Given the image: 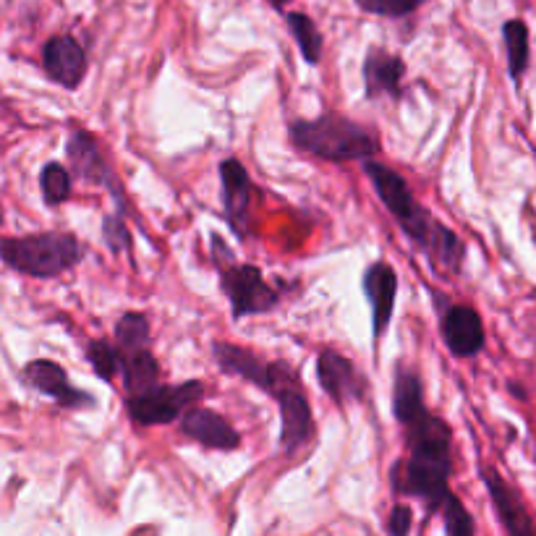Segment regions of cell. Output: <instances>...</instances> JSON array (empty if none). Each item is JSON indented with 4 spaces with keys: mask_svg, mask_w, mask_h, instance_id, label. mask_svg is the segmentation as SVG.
I'll return each mask as SVG.
<instances>
[{
    "mask_svg": "<svg viewBox=\"0 0 536 536\" xmlns=\"http://www.w3.org/2000/svg\"><path fill=\"white\" fill-rule=\"evenodd\" d=\"M406 427L408 458L395 461L390 482L398 495L419 497L429 510H440L450 495L448 479L453 471V432L440 416L419 414Z\"/></svg>",
    "mask_w": 536,
    "mask_h": 536,
    "instance_id": "1",
    "label": "cell"
},
{
    "mask_svg": "<svg viewBox=\"0 0 536 536\" xmlns=\"http://www.w3.org/2000/svg\"><path fill=\"white\" fill-rule=\"evenodd\" d=\"M291 139L299 150L330 163L372 160L380 152V142L369 129L343 118L340 113H325L314 121L291 123Z\"/></svg>",
    "mask_w": 536,
    "mask_h": 536,
    "instance_id": "2",
    "label": "cell"
},
{
    "mask_svg": "<svg viewBox=\"0 0 536 536\" xmlns=\"http://www.w3.org/2000/svg\"><path fill=\"white\" fill-rule=\"evenodd\" d=\"M84 257V244L71 233H34L24 238H3L0 241V259L8 267L48 280L58 278Z\"/></svg>",
    "mask_w": 536,
    "mask_h": 536,
    "instance_id": "3",
    "label": "cell"
},
{
    "mask_svg": "<svg viewBox=\"0 0 536 536\" xmlns=\"http://www.w3.org/2000/svg\"><path fill=\"white\" fill-rule=\"evenodd\" d=\"M364 170H367L369 181H372L374 191L380 194L387 212L398 220V225L408 233V238L424 249V246L429 244L432 233H435L437 220L429 215V210H424V207L416 202L401 173H395V170L387 168V165L374 163V160H367Z\"/></svg>",
    "mask_w": 536,
    "mask_h": 536,
    "instance_id": "4",
    "label": "cell"
},
{
    "mask_svg": "<svg viewBox=\"0 0 536 536\" xmlns=\"http://www.w3.org/2000/svg\"><path fill=\"white\" fill-rule=\"evenodd\" d=\"M210 393L204 382H184V385H152L142 393H134L126 398V411L131 421L139 427H157L170 424L184 414L186 408L194 406L199 398Z\"/></svg>",
    "mask_w": 536,
    "mask_h": 536,
    "instance_id": "5",
    "label": "cell"
},
{
    "mask_svg": "<svg viewBox=\"0 0 536 536\" xmlns=\"http://www.w3.org/2000/svg\"><path fill=\"white\" fill-rule=\"evenodd\" d=\"M215 361L225 374H236L241 380L257 385L262 393L278 398L283 390L299 385V377L285 361H265L249 348L233 346V343H215L212 348Z\"/></svg>",
    "mask_w": 536,
    "mask_h": 536,
    "instance_id": "6",
    "label": "cell"
},
{
    "mask_svg": "<svg viewBox=\"0 0 536 536\" xmlns=\"http://www.w3.org/2000/svg\"><path fill=\"white\" fill-rule=\"evenodd\" d=\"M220 288L228 296L233 306V317H249V314L270 312L278 304V291L265 283L259 267L238 265L233 262V254L228 257V265L220 262Z\"/></svg>",
    "mask_w": 536,
    "mask_h": 536,
    "instance_id": "7",
    "label": "cell"
},
{
    "mask_svg": "<svg viewBox=\"0 0 536 536\" xmlns=\"http://www.w3.org/2000/svg\"><path fill=\"white\" fill-rule=\"evenodd\" d=\"M220 181H223V210L238 236L252 231V207L254 186L246 168L238 160H223L220 163Z\"/></svg>",
    "mask_w": 536,
    "mask_h": 536,
    "instance_id": "8",
    "label": "cell"
},
{
    "mask_svg": "<svg viewBox=\"0 0 536 536\" xmlns=\"http://www.w3.org/2000/svg\"><path fill=\"white\" fill-rule=\"evenodd\" d=\"M317 380L330 398L338 406L348 401H361L367 393V382L359 374V369L353 367V361L346 359L343 353L325 348L317 359Z\"/></svg>",
    "mask_w": 536,
    "mask_h": 536,
    "instance_id": "9",
    "label": "cell"
},
{
    "mask_svg": "<svg viewBox=\"0 0 536 536\" xmlns=\"http://www.w3.org/2000/svg\"><path fill=\"white\" fill-rule=\"evenodd\" d=\"M42 66L55 84L66 89H76L87 74V55L74 37L58 34L45 42L42 48Z\"/></svg>",
    "mask_w": 536,
    "mask_h": 536,
    "instance_id": "10",
    "label": "cell"
},
{
    "mask_svg": "<svg viewBox=\"0 0 536 536\" xmlns=\"http://www.w3.org/2000/svg\"><path fill=\"white\" fill-rule=\"evenodd\" d=\"M442 338L453 356H476L484 348V325L479 312L466 304L448 306L442 314Z\"/></svg>",
    "mask_w": 536,
    "mask_h": 536,
    "instance_id": "11",
    "label": "cell"
},
{
    "mask_svg": "<svg viewBox=\"0 0 536 536\" xmlns=\"http://www.w3.org/2000/svg\"><path fill=\"white\" fill-rule=\"evenodd\" d=\"M181 432L212 450H233L241 445V437L231 427V421H225L223 416L210 411V408H186L184 416H181Z\"/></svg>",
    "mask_w": 536,
    "mask_h": 536,
    "instance_id": "12",
    "label": "cell"
},
{
    "mask_svg": "<svg viewBox=\"0 0 536 536\" xmlns=\"http://www.w3.org/2000/svg\"><path fill=\"white\" fill-rule=\"evenodd\" d=\"M280 406V421H283V429H280V445H283L285 453H293L299 450L304 442H309V437L314 435V419L312 408L306 395L301 393V385H293L288 390L275 398Z\"/></svg>",
    "mask_w": 536,
    "mask_h": 536,
    "instance_id": "13",
    "label": "cell"
},
{
    "mask_svg": "<svg viewBox=\"0 0 536 536\" xmlns=\"http://www.w3.org/2000/svg\"><path fill=\"white\" fill-rule=\"evenodd\" d=\"M24 377H27L29 385L37 387L40 393L55 398L61 406H66V408L95 406V398L82 393V390H76V387H71L66 369L58 367L55 361H48V359L32 361V364H27V369H24Z\"/></svg>",
    "mask_w": 536,
    "mask_h": 536,
    "instance_id": "14",
    "label": "cell"
},
{
    "mask_svg": "<svg viewBox=\"0 0 536 536\" xmlns=\"http://www.w3.org/2000/svg\"><path fill=\"white\" fill-rule=\"evenodd\" d=\"M484 484H487L492 503L497 508V516L503 521L505 531L513 536H531L536 534V523L531 521L529 510L523 508L521 497L503 476L497 474L495 469H484Z\"/></svg>",
    "mask_w": 536,
    "mask_h": 536,
    "instance_id": "15",
    "label": "cell"
},
{
    "mask_svg": "<svg viewBox=\"0 0 536 536\" xmlns=\"http://www.w3.org/2000/svg\"><path fill=\"white\" fill-rule=\"evenodd\" d=\"M364 293L372 304L374 335H385L395 309V293H398V275L387 262H377L364 272Z\"/></svg>",
    "mask_w": 536,
    "mask_h": 536,
    "instance_id": "16",
    "label": "cell"
},
{
    "mask_svg": "<svg viewBox=\"0 0 536 536\" xmlns=\"http://www.w3.org/2000/svg\"><path fill=\"white\" fill-rule=\"evenodd\" d=\"M406 74V66L398 55H390L382 48H372L364 61V87H367V97L401 95V82Z\"/></svg>",
    "mask_w": 536,
    "mask_h": 536,
    "instance_id": "17",
    "label": "cell"
},
{
    "mask_svg": "<svg viewBox=\"0 0 536 536\" xmlns=\"http://www.w3.org/2000/svg\"><path fill=\"white\" fill-rule=\"evenodd\" d=\"M68 160H71V168L79 178L89 181V184H108L113 186V176H110L108 165L102 160L100 147H97L95 136L87 134L82 129L71 131V139H68Z\"/></svg>",
    "mask_w": 536,
    "mask_h": 536,
    "instance_id": "18",
    "label": "cell"
},
{
    "mask_svg": "<svg viewBox=\"0 0 536 536\" xmlns=\"http://www.w3.org/2000/svg\"><path fill=\"white\" fill-rule=\"evenodd\" d=\"M118 353H121V372L126 393H142V390L160 382V367H157L150 348H129V351Z\"/></svg>",
    "mask_w": 536,
    "mask_h": 536,
    "instance_id": "19",
    "label": "cell"
},
{
    "mask_svg": "<svg viewBox=\"0 0 536 536\" xmlns=\"http://www.w3.org/2000/svg\"><path fill=\"white\" fill-rule=\"evenodd\" d=\"M427 406H424V393H421V380L414 369L401 367L395 372L393 382V414L401 424H408L411 419H416L419 414H424Z\"/></svg>",
    "mask_w": 536,
    "mask_h": 536,
    "instance_id": "20",
    "label": "cell"
},
{
    "mask_svg": "<svg viewBox=\"0 0 536 536\" xmlns=\"http://www.w3.org/2000/svg\"><path fill=\"white\" fill-rule=\"evenodd\" d=\"M503 37H505V48H508V68L510 76L521 82L523 71L529 68V29L523 24L521 19L508 21L503 27Z\"/></svg>",
    "mask_w": 536,
    "mask_h": 536,
    "instance_id": "21",
    "label": "cell"
},
{
    "mask_svg": "<svg viewBox=\"0 0 536 536\" xmlns=\"http://www.w3.org/2000/svg\"><path fill=\"white\" fill-rule=\"evenodd\" d=\"M285 21H288L296 42H299L304 61L319 63V58H322V34H319L317 24L304 14H285Z\"/></svg>",
    "mask_w": 536,
    "mask_h": 536,
    "instance_id": "22",
    "label": "cell"
},
{
    "mask_svg": "<svg viewBox=\"0 0 536 536\" xmlns=\"http://www.w3.org/2000/svg\"><path fill=\"white\" fill-rule=\"evenodd\" d=\"M116 338H118V351L147 348V343H150V322H147V317L139 312L123 314V317L118 319Z\"/></svg>",
    "mask_w": 536,
    "mask_h": 536,
    "instance_id": "23",
    "label": "cell"
},
{
    "mask_svg": "<svg viewBox=\"0 0 536 536\" xmlns=\"http://www.w3.org/2000/svg\"><path fill=\"white\" fill-rule=\"evenodd\" d=\"M42 197L48 204H61L71 197V176L68 170L58 163H48L40 173Z\"/></svg>",
    "mask_w": 536,
    "mask_h": 536,
    "instance_id": "24",
    "label": "cell"
},
{
    "mask_svg": "<svg viewBox=\"0 0 536 536\" xmlns=\"http://www.w3.org/2000/svg\"><path fill=\"white\" fill-rule=\"evenodd\" d=\"M87 359L100 380H113L121 372V353L108 340H92L87 348Z\"/></svg>",
    "mask_w": 536,
    "mask_h": 536,
    "instance_id": "25",
    "label": "cell"
},
{
    "mask_svg": "<svg viewBox=\"0 0 536 536\" xmlns=\"http://www.w3.org/2000/svg\"><path fill=\"white\" fill-rule=\"evenodd\" d=\"M440 513L442 518H445V531H448L450 536H471L476 531L474 518L469 516V510L463 508V503L453 492H450V495L445 497V503L440 505Z\"/></svg>",
    "mask_w": 536,
    "mask_h": 536,
    "instance_id": "26",
    "label": "cell"
},
{
    "mask_svg": "<svg viewBox=\"0 0 536 536\" xmlns=\"http://www.w3.org/2000/svg\"><path fill=\"white\" fill-rule=\"evenodd\" d=\"M359 8H364L367 14L387 16V19H401V16L414 14L416 8H421L427 0H356Z\"/></svg>",
    "mask_w": 536,
    "mask_h": 536,
    "instance_id": "27",
    "label": "cell"
},
{
    "mask_svg": "<svg viewBox=\"0 0 536 536\" xmlns=\"http://www.w3.org/2000/svg\"><path fill=\"white\" fill-rule=\"evenodd\" d=\"M102 236H105V244L113 249V252H121V249H129L131 236L129 228L123 223V218H108L102 225Z\"/></svg>",
    "mask_w": 536,
    "mask_h": 536,
    "instance_id": "28",
    "label": "cell"
},
{
    "mask_svg": "<svg viewBox=\"0 0 536 536\" xmlns=\"http://www.w3.org/2000/svg\"><path fill=\"white\" fill-rule=\"evenodd\" d=\"M411 521H414V513L406 505H395L390 510V518H387V531L393 536H403L411 531Z\"/></svg>",
    "mask_w": 536,
    "mask_h": 536,
    "instance_id": "29",
    "label": "cell"
},
{
    "mask_svg": "<svg viewBox=\"0 0 536 536\" xmlns=\"http://www.w3.org/2000/svg\"><path fill=\"white\" fill-rule=\"evenodd\" d=\"M272 3H275V6H283V3H288V0H272Z\"/></svg>",
    "mask_w": 536,
    "mask_h": 536,
    "instance_id": "30",
    "label": "cell"
},
{
    "mask_svg": "<svg viewBox=\"0 0 536 536\" xmlns=\"http://www.w3.org/2000/svg\"><path fill=\"white\" fill-rule=\"evenodd\" d=\"M0 223H3V210H0Z\"/></svg>",
    "mask_w": 536,
    "mask_h": 536,
    "instance_id": "31",
    "label": "cell"
}]
</instances>
